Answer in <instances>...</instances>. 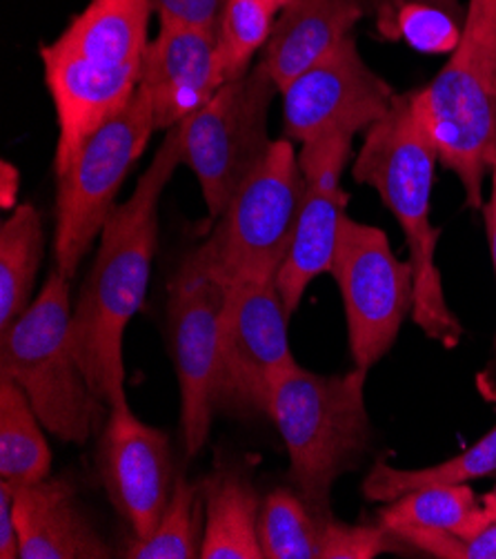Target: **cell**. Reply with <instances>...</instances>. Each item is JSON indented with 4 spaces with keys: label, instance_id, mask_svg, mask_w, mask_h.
I'll return each mask as SVG.
<instances>
[{
    "label": "cell",
    "instance_id": "obj_25",
    "mask_svg": "<svg viewBox=\"0 0 496 559\" xmlns=\"http://www.w3.org/2000/svg\"><path fill=\"white\" fill-rule=\"evenodd\" d=\"M463 21L446 0H395L380 10L378 29L390 40H406L421 53H452L463 36Z\"/></svg>",
    "mask_w": 496,
    "mask_h": 559
},
{
    "label": "cell",
    "instance_id": "obj_29",
    "mask_svg": "<svg viewBox=\"0 0 496 559\" xmlns=\"http://www.w3.org/2000/svg\"><path fill=\"white\" fill-rule=\"evenodd\" d=\"M0 559H21V535L14 515V490L0 481Z\"/></svg>",
    "mask_w": 496,
    "mask_h": 559
},
{
    "label": "cell",
    "instance_id": "obj_30",
    "mask_svg": "<svg viewBox=\"0 0 496 559\" xmlns=\"http://www.w3.org/2000/svg\"><path fill=\"white\" fill-rule=\"evenodd\" d=\"M489 199L483 203V221H485V233H487V243H489V254H492V265L496 274V156L492 160V170H489ZM492 372L496 377V332H494V359H492Z\"/></svg>",
    "mask_w": 496,
    "mask_h": 559
},
{
    "label": "cell",
    "instance_id": "obj_9",
    "mask_svg": "<svg viewBox=\"0 0 496 559\" xmlns=\"http://www.w3.org/2000/svg\"><path fill=\"white\" fill-rule=\"evenodd\" d=\"M329 274L343 297L352 361L370 372L414 310V267L395 254L380 228L346 214Z\"/></svg>",
    "mask_w": 496,
    "mask_h": 559
},
{
    "label": "cell",
    "instance_id": "obj_20",
    "mask_svg": "<svg viewBox=\"0 0 496 559\" xmlns=\"http://www.w3.org/2000/svg\"><path fill=\"white\" fill-rule=\"evenodd\" d=\"M43 254L40 212L32 203H19L0 226V332H5L34 301Z\"/></svg>",
    "mask_w": 496,
    "mask_h": 559
},
{
    "label": "cell",
    "instance_id": "obj_18",
    "mask_svg": "<svg viewBox=\"0 0 496 559\" xmlns=\"http://www.w3.org/2000/svg\"><path fill=\"white\" fill-rule=\"evenodd\" d=\"M205 535L201 559H263L258 492L243 468L220 466L201 481Z\"/></svg>",
    "mask_w": 496,
    "mask_h": 559
},
{
    "label": "cell",
    "instance_id": "obj_24",
    "mask_svg": "<svg viewBox=\"0 0 496 559\" xmlns=\"http://www.w3.org/2000/svg\"><path fill=\"white\" fill-rule=\"evenodd\" d=\"M205 535V499L196 481L177 477L174 492L160 522L145 539H134L123 557L130 559H196Z\"/></svg>",
    "mask_w": 496,
    "mask_h": 559
},
{
    "label": "cell",
    "instance_id": "obj_21",
    "mask_svg": "<svg viewBox=\"0 0 496 559\" xmlns=\"http://www.w3.org/2000/svg\"><path fill=\"white\" fill-rule=\"evenodd\" d=\"M45 430L25 390L0 377V479L19 488L49 477L51 449Z\"/></svg>",
    "mask_w": 496,
    "mask_h": 559
},
{
    "label": "cell",
    "instance_id": "obj_14",
    "mask_svg": "<svg viewBox=\"0 0 496 559\" xmlns=\"http://www.w3.org/2000/svg\"><path fill=\"white\" fill-rule=\"evenodd\" d=\"M352 134H329L301 145L303 201L292 250L279 272L277 288L292 317L314 278L329 272L343 216L348 192L341 186L346 165L352 156Z\"/></svg>",
    "mask_w": 496,
    "mask_h": 559
},
{
    "label": "cell",
    "instance_id": "obj_13",
    "mask_svg": "<svg viewBox=\"0 0 496 559\" xmlns=\"http://www.w3.org/2000/svg\"><path fill=\"white\" fill-rule=\"evenodd\" d=\"M100 430L96 466L102 488L134 539H145L177 484L170 435L138 419L128 400L109 406Z\"/></svg>",
    "mask_w": 496,
    "mask_h": 559
},
{
    "label": "cell",
    "instance_id": "obj_16",
    "mask_svg": "<svg viewBox=\"0 0 496 559\" xmlns=\"http://www.w3.org/2000/svg\"><path fill=\"white\" fill-rule=\"evenodd\" d=\"M3 481V479H0ZM21 559H107L112 548L87 520L70 477L14 488Z\"/></svg>",
    "mask_w": 496,
    "mask_h": 559
},
{
    "label": "cell",
    "instance_id": "obj_23",
    "mask_svg": "<svg viewBox=\"0 0 496 559\" xmlns=\"http://www.w3.org/2000/svg\"><path fill=\"white\" fill-rule=\"evenodd\" d=\"M489 475H496V424L476 443H472L470 449L436 466L403 471L390 464H376L363 481V495L370 501L388 504V501L416 488L465 484Z\"/></svg>",
    "mask_w": 496,
    "mask_h": 559
},
{
    "label": "cell",
    "instance_id": "obj_2",
    "mask_svg": "<svg viewBox=\"0 0 496 559\" xmlns=\"http://www.w3.org/2000/svg\"><path fill=\"white\" fill-rule=\"evenodd\" d=\"M436 163V147L416 119L412 92H406L397 94L385 117L365 132L352 177L378 192L406 233L414 267V323L432 342L452 350L463 340V325L448 306L434 259L440 239L430 221Z\"/></svg>",
    "mask_w": 496,
    "mask_h": 559
},
{
    "label": "cell",
    "instance_id": "obj_17",
    "mask_svg": "<svg viewBox=\"0 0 496 559\" xmlns=\"http://www.w3.org/2000/svg\"><path fill=\"white\" fill-rule=\"evenodd\" d=\"M361 16L356 0H292L277 16L261 63L283 92L352 36Z\"/></svg>",
    "mask_w": 496,
    "mask_h": 559
},
{
    "label": "cell",
    "instance_id": "obj_33",
    "mask_svg": "<svg viewBox=\"0 0 496 559\" xmlns=\"http://www.w3.org/2000/svg\"><path fill=\"white\" fill-rule=\"evenodd\" d=\"M269 3H271V5H274V8H277V10H279V12H281V10H283V8H288V5H290V3H292V0H269Z\"/></svg>",
    "mask_w": 496,
    "mask_h": 559
},
{
    "label": "cell",
    "instance_id": "obj_19",
    "mask_svg": "<svg viewBox=\"0 0 496 559\" xmlns=\"http://www.w3.org/2000/svg\"><path fill=\"white\" fill-rule=\"evenodd\" d=\"M378 518L380 526L392 535L406 528H436L450 531L468 542L492 522L483 501H479L468 484H440L410 490L388 501Z\"/></svg>",
    "mask_w": 496,
    "mask_h": 559
},
{
    "label": "cell",
    "instance_id": "obj_26",
    "mask_svg": "<svg viewBox=\"0 0 496 559\" xmlns=\"http://www.w3.org/2000/svg\"><path fill=\"white\" fill-rule=\"evenodd\" d=\"M279 10L269 0H228L218 19V51L228 81L252 70V59L267 45Z\"/></svg>",
    "mask_w": 496,
    "mask_h": 559
},
{
    "label": "cell",
    "instance_id": "obj_3",
    "mask_svg": "<svg viewBox=\"0 0 496 559\" xmlns=\"http://www.w3.org/2000/svg\"><path fill=\"white\" fill-rule=\"evenodd\" d=\"M367 374L356 366L346 374H318L294 364L271 383L269 419L288 449L290 484L323 515H332L335 484L370 449Z\"/></svg>",
    "mask_w": 496,
    "mask_h": 559
},
{
    "label": "cell",
    "instance_id": "obj_28",
    "mask_svg": "<svg viewBox=\"0 0 496 559\" xmlns=\"http://www.w3.org/2000/svg\"><path fill=\"white\" fill-rule=\"evenodd\" d=\"M160 21H174L203 29H218L228 0H149Z\"/></svg>",
    "mask_w": 496,
    "mask_h": 559
},
{
    "label": "cell",
    "instance_id": "obj_11",
    "mask_svg": "<svg viewBox=\"0 0 496 559\" xmlns=\"http://www.w3.org/2000/svg\"><path fill=\"white\" fill-rule=\"evenodd\" d=\"M281 94L286 136L299 145L329 134L367 132L397 96L392 85L363 61L352 36Z\"/></svg>",
    "mask_w": 496,
    "mask_h": 559
},
{
    "label": "cell",
    "instance_id": "obj_27",
    "mask_svg": "<svg viewBox=\"0 0 496 559\" xmlns=\"http://www.w3.org/2000/svg\"><path fill=\"white\" fill-rule=\"evenodd\" d=\"M390 531L365 524H346L335 515L327 520L318 559H374L385 550H392Z\"/></svg>",
    "mask_w": 496,
    "mask_h": 559
},
{
    "label": "cell",
    "instance_id": "obj_22",
    "mask_svg": "<svg viewBox=\"0 0 496 559\" xmlns=\"http://www.w3.org/2000/svg\"><path fill=\"white\" fill-rule=\"evenodd\" d=\"M329 518L314 511L294 488H274L258 515L263 559H318Z\"/></svg>",
    "mask_w": 496,
    "mask_h": 559
},
{
    "label": "cell",
    "instance_id": "obj_5",
    "mask_svg": "<svg viewBox=\"0 0 496 559\" xmlns=\"http://www.w3.org/2000/svg\"><path fill=\"white\" fill-rule=\"evenodd\" d=\"M70 278L53 267L29 308L0 332V377L19 383L43 426L65 443H85L102 426L96 397L74 350Z\"/></svg>",
    "mask_w": 496,
    "mask_h": 559
},
{
    "label": "cell",
    "instance_id": "obj_4",
    "mask_svg": "<svg viewBox=\"0 0 496 559\" xmlns=\"http://www.w3.org/2000/svg\"><path fill=\"white\" fill-rule=\"evenodd\" d=\"M412 105L438 160L459 177L468 207L481 210L496 156V0H468L457 49L412 92Z\"/></svg>",
    "mask_w": 496,
    "mask_h": 559
},
{
    "label": "cell",
    "instance_id": "obj_15",
    "mask_svg": "<svg viewBox=\"0 0 496 559\" xmlns=\"http://www.w3.org/2000/svg\"><path fill=\"white\" fill-rule=\"evenodd\" d=\"M226 83L216 29L160 21L158 36L147 45L138 83L149 98L156 130L168 132L187 121Z\"/></svg>",
    "mask_w": 496,
    "mask_h": 559
},
{
    "label": "cell",
    "instance_id": "obj_31",
    "mask_svg": "<svg viewBox=\"0 0 496 559\" xmlns=\"http://www.w3.org/2000/svg\"><path fill=\"white\" fill-rule=\"evenodd\" d=\"M19 188H21L19 167L10 160H3L0 163V205H3V210H14L19 205Z\"/></svg>",
    "mask_w": 496,
    "mask_h": 559
},
{
    "label": "cell",
    "instance_id": "obj_6",
    "mask_svg": "<svg viewBox=\"0 0 496 559\" xmlns=\"http://www.w3.org/2000/svg\"><path fill=\"white\" fill-rule=\"evenodd\" d=\"M303 186L294 141H271L207 241L194 250L220 288L277 284L294 243Z\"/></svg>",
    "mask_w": 496,
    "mask_h": 559
},
{
    "label": "cell",
    "instance_id": "obj_10",
    "mask_svg": "<svg viewBox=\"0 0 496 559\" xmlns=\"http://www.w3.org/2000/svg\"><path fill=\"white\" fill-rule=\"evenodd\" d=\"M290 314L277 284L226 290L218 323L214 408L241 419L269 417L271 383L299 364L288 337Z\"/></svg>",
    "mask_w": 496,
    "mask_h": 559
},
{
    "label": "cell",
    "instance_id": "obj_8",
    "mask_svg": "<svg viewBox=\"0 0 496 559\" xmlns=\"http://www.w3.org/2000/svg\"><path fill=\"white\" fill-rule=\"evenodd\" d=\"M281 90L258 61L228 81L183 121V163L194 173L209 218H218L267 154L269 107Z\"/></svg>",
    "mask_w": 496,
    "mask_h": 559
},
{
    "label": "cell",
    "instance_id": "obj_7",
    "mask_svg": "<svg viewBox=\"0 0 496 559\" xmlns=\"http://www.w3.org/2000/svg\"><path fill=\"white\" fill-rule=\"evenodd\" d=\"M156 132L149 98L138 90L132 103L102 126L59 179L53 267L70 282L94 239L117 210V197Z\"/></svg>",
    "mask_w": 496,
    "mask_h": 559
},
{
    "label": "cell",
    "instance_id": "obj_1",
    "mask_svg": "<svg viewBox=\"0 0 496 559\" xmlns=\"http://www.w3.org/2000/svg\"><path fill=\"white\" fill-rule=\"evenodd\" d=\"M183 163V126L165 132L128 201L117 205L100 233L92 270L74 304V350L96 397L109 408L125 402L123 342L141 312L158 246V205Z\"/></svg>",
    "mask_w": 496,
    "mask_h": 559
},
{
    "label": "cell",
    "instance_id": "obj_12",
    "mask_svg": "<svg viewBox=\"0 0 496 559\" xmlns=\"http://www.w3.org/2000/svg\"><path fill=\"white\" fill-rule=\"evenodd\" d=\"M226 290L190 252L170 282L168 319L174 366L181 390V432L187 457H196L209 439L214 408V374L218 323Z\"/></svg>",
    "mask_w": 496,
    "mask_h": 559
},
{
    "label": "cell",
    "instance_id": "obj_32",
    "mask_svg": "<svg viewBox=\"0 0 496 559\" xmlns=\"http://www.w3.org/2000/svg\"><path fill=\"white\" fill-rule=\"evenodd\" d=\"M483 507H485V511H487V515L496 522V486L487 492V495H483Z\"/></svg>",
    "mask_w": 496,
    "mask_h": 559
}]
</instances>
